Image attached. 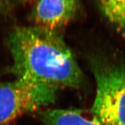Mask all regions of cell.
I'll return each mask as SVG.
<instances>
[{
    "mask_svg": "<svg viewBox=\"0 0 125 125\" xmlns=\"http://www.w3.org/2000/svg\"><path fill=\"white\" fill-rule=\"evenodd\" d=\"M17 78L59 89L77 88L83 76L75 56L58 31L38 27L15 28L8 38Z\"/></svg>",
    "mask_w": 125,
    "mask_h": 125,
    "instance_id": "cell-1",
    "label": "cell"
},
{
    "mask_svg": "<svg viewBox=\"0 0 125 125\" xmlns=\"http://www.w3.org/2000/svg\"><path fill=\"white\" fill-rule=\"evenodd\" d=\"M58 90L23 78L0 83V125L54 103Z\"/></svg>",
    "mask_w": 125,
    "mask_h": 125,
    "instance_id": "cell-2",
    "label": "cell"
},
{
    "mask_svg": "<svg viewBox=\"0 0 125 125\" xmlns=\"http://www.w3.org/2000/svg\"><path fill=\"white\" fill-rule=\"evenodd\" d=\"M96 95L91 112L103 125H125V68L94 64Z\"/></svg>",
    "mask_w": 125,
    "mask_h": 125,
    "instance_id": "cell-3",
    "label": "cell"
},
{
    "mask_svg": "<svg viewBox=\"0 0 125 125\" xmlns=\"http://www.w3.org/2000/svg\"><path fill=\"white\" fill-rule=\"evenodd\" d=\"M79 8V0H37L31 17L36 26L59 31L74 19Z\"/></svg>",
    "mask_w": 125,
    "mask_h": 125,
    "instance_id": "cell-4",
    "label": "cell"
},
{
    "mask_svg": "<svg viewBox=\"0 0 125 125\" xmlns=\"http://www.w3.org/2000/svg\"><path fill=\"white\" fill-rule=\"evenodd\" d=\"M45 125H103L90 111L69 109L48 110L41 115Z\"/></svg>",
    "mask_w": 125,
    "mask_h": 125,
    "instance_id": "cell-5",
    "label": "cell"
},
{
    "mask_svg": "<svg viewBox=\"0 0 125 125\" xmlns=\"http://www.w3.org/2000/svg\"><path fill=\"white\" fill-rule=\"evenodd\" d=\"M102 14L114 27L125 32V0H95Z\"/></svg>",
    "mask_w": 125,
    "mask_h": 125,
    "instance_id": "cell-6",
    "label": "cell"
},
{
    "mask_svg": "<svg viewBox=\"0 0 125 125\" xmlns=\"http://www.w3.org/2000/svg\"><path fill=\"white\" fill-rule=\"evenodd\" d=\"M10 0H0V8H5L9 4Z\"/></svg>",
    "mask_w": 125,
    "mask_h": 125,
    "instance_id": "cell-7",
    "label": "cell"
},
{
    "mask_svg": "<svg viewBox=\"0 0 125 125\" xmlns=\"http://www.w3.org/2000/svg\"><path fill=\"white\" fill-rule=\"evenodd\" d=\"M22 1H26V0H22Z\"/></svg>",
    "mask_w": 125,
    "mask_h": 125,
    "instance_id": "cell-8",
    "label": "cell"
}]
</instances>
